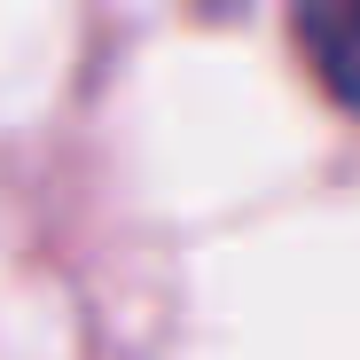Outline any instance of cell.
<instances>
[{"label":"cell","mask_w":360,"mask_h":360,"mask_svg":"<svg viewBox=\"0 0 360 360\" xmlns=\"http://www.w3.org/2000/svg\"><path fill=\"white\" fill-rule=\"evenodd\" d=\"M297 39L321 86L345 110H360V0H297Z\"/></svg>","instance_id":"cell-1"}]
</instances>
